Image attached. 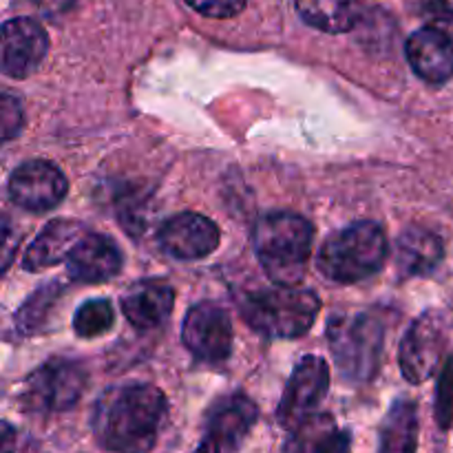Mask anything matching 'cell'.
<instances>
[{
	"label": "cell",
	"instance_id": "obj_9",
	"mask_svg": "<svg viewBox=\"0 0 453 453\" xmlns=\"http://www.w3.org/2000/svg\"><path fill=\"white\" fill-rule=\"evenodd\" d=\"M9 199L27 212L53 211L69 193V181L56 164L47 159H29L9 177Z\"/></svg>",
	"mask_w": 453,
	"mask_h": 453
},
{
	"label": "cell",
	"instance_id": "obj_14",
	"mask_svg": "<svg viewBox=\"0 0 453 453\" xmlns=\"http://www.w3.org/2000/svg\"><path fill=\"white\" fill-rule=\"evenodd\" d=\"M124 257L113 239L87 233L66 259V273L78 283H104L119 274Z\"/></svg>",
	"mask_w": 453,
	"mask_h": 453
},
{
	"label": "cell",
	"instance_id": "obj_21",
	"mask_svg": "<svg viewBox=\"0 0 453 453\" xmlns=\"http://www.w3.org/2000/svg\"><path fill=\"white\" fill-rule=\"evenodd\" d=\"M418 438V414L411 401L394 403L380 427V449L383 451H414Z\"/></svg>",
	"mask_w": 453,
	"mask_h": 453
},
{
	"label": "cell",
	"instance_id": "obj_6",
	"mask_svg": "<svg viewBox=\"0 0 453 453\" xmlns=\"http://www.w3.org/2000/svg\"><path fill=\"white\" fill-rule=\"evenodd\" d=\"M84 389V367L69 358H53L27 376L20 392V405L31 414H62L78 405Z\"/></svg>",
	"mask_w": 453,
	"mask_h": 453
},
{
	"label": "cell",
	"instance_id": "obj_22",
	"mask_svg": "<svg viewBox=\"0 0 453 453\" xmlns=\"http://www.w3.org/2000/svg\"><path fill=\"white\" fill-rule=\"evenodd\" d=\"M58 296H60V286L58 283H47L40 290H35L16 312V330L25 336L38 332L42 323L47 321L49 310L53 308Z\"/></svg>",
	"mask_w": 453,
	"mask_h": 453
},
{
	"label": "cell",
	"instance_id": "obj_18",
	"mask_svg": "<svg viewBox=\"0 0 453 453\" xmlns=\"http://www.w3.org/2000/svg\"><path fill=\"white\" fill-rule=\"evenodd\" d=\"M445 246L436 233L420 226L403 230L396 242V265L405 277L429 274L441 265Z\"/></svg>",
	"mask_w": 453,
	"mask_h": 453
},
{
	"label": "cell",
	"instance_id": "obj_4",
	"mask_svg": "<svg viewBox=\"0 0 453 453\" xmlns=\"http://www.w3.org/2000/svg\"><path fill=\"white\" fill-rule=\"evenodd\" d=\"M388 234L374 221H358L326 239L319 250V270L336 283H358L374 277L388 261Z\"/></svg>",
	"mask_w": 453,
	"mask_h": 453
},
{
	"label": "cell",
	"instance_id": "obj_27",
	"mask_svg": "<svg viewBox=\"0 0 453 453\" xmlns=\"http://www.w3.org/2000/svg\"><path fill=\"white\" fill-rule=\"evenodd\" d=\"M425 12L438 20L453 25V0H425Z\"/></svg>",
	"mask_w": 453,
	"mask_h": 453
},
{
	"label": "cell",
	"instance_id": "obj_20",
	"mask_svg": "<svg viewBox=\"0 0 453 453\" xmlns=\"http://www.w3.org/2000/svg\"><path fill=\"white\" fill-rule=\"evenodd\" d=\"M283 447L288 451H345L349 449V436L336 427L332 416L312 414L292 429Z\"/></svg>",
	"mask_w": 453,
	"mask_h": 453
},
{
	"label": "cell",
	"instance_id": "obj_26",
	"mask_svg": "<svg viewBox=\"0 0 453 453\" xmlns=\"http://www.w3.org/2000/svg\"><path fill=\"white\" fill-rule=\"evenodd\" d=\"M441 383V389H438V420H441L442 427H449L453 414V358L447 365Z\"/></svg>",
	"mask_w": 453,
	"mask_h": 453
},
{
	"label": "cell",
	"instance_id": "obj_11",
	"mask_svg": "<svg viewBox=\"0 0 453 453\" xmlns=\"http://www.w3.org/2000/svg\"><path fill=\"white\" fill-rule=\"evenodd\" d=\"M219 228L199 212H180L159 226L157 243L168 257L180 261L206 259L219 248Z\"/></svg>",
	"mask_w": 453,
	"mask_h": 453
},
{
	"label": "cell",
	"instance_id": "obj_12",
	"mask_svg": "<svg viewBox=\"0 0 453 453\" xmlns=\"http://www.w3.org/2000/svg\"><path fill=\"white\" fill-rule=\"evenodd\" d=\"M259 418L255 403L243 394H233L212 405L208 411L199 451H234L242 447Z\"/></svg>",
	"mask_w": 453,
	"mask_h": 453
},
{
	"label": "cell",
	"instance_id": "obj_23",
	"mask_svg": "<svg viewBox=\"0 0 453 453\" xmlns=\"http://www.w3.org/2000/svg\"><path fill=\"white\" fill-rule=\"evenodd\" d=\"M115 312L111 301L91 299L78 308L73 317V330L80 339H96L113 327Z\"/></svg>",
	"mask_w": 453,
	"mask_h": 453
},
{
	"label": "cell",
	"instance_id": "obj_25",
	"mask_svg": "<svg viewBox=\"0 0 453 453\" xmlns=\"http://www.w3.org/2000/svg\"><path fill=\"white\" fill-rule=\"evenodd\" d=\"M0 115H3V137L13 140L22 131V106L20 100L12 93H4L0 102Z\"/></svg>",
	"mask_w": 453,
	"mask_h": 453
},
{
	"label": "cell",
	"instance_id": "obj_1",
	"mask_svg": "<svg viewBox=\"0 0 453 453\" xmlns=\"http://www.w3.org/2000/svg\"><path fill=\"white\" fill-rule=\"evenodd\" d=\"M168 414L166 396L150 383H128L100 394L91 416L97 445L111 451H146Z\"/></svg>",
	"mask_w": 453,
	"mask_h": 453
},
{
	"label": "cell",
	"instance_id": "obj_8",
	"mask_svg": "<svg viewBox=\"0 0 453 453\" xmlns=\"http://www.w3.org/2000/svg\"><path fill=\"white\" fill-rule=\"evenodd\" d=\"M330 389V365L321 357H305L296 363L279 403L277 418L286 429H295L317 411Z\"/></svg>",
	"mask_w": 453,
	"mask_h": 453
},
{
	"label": "cell",
	"instance_id": "obj_17",
	"mask_svg": "<svg viewBox=\"0 0 453 453\" xmlns=\"http://www.w3.org/2000/svg\"><path fill=\"white\" fill-rule=\"evenodd\" d=\"M87 234L84 226L73 219H53L35 234L22 259L27 273H42L69 259L75 243Z\"/></svg>",
	"mask_w": 453,
	"mask_h": 453
},
{
	"label": "cell",
	"instance_id": "obj_15",
	"mask_svg": "<svg viewBox=\"0 0 453 453\" xmlns=\"http://www.w3.org/2000/svg\"><path fill=\"white\" fill-rule=\"evenodd\" d=\"M407 60L420 80L445 84L453 78V40L442 29L423 27L407 38Z\"/></svg>",
	"mask_w": 453,
	"mask_h": 453
},
{
	"label": "cell",
	"instance_id": "obj_3",
	"mask_svg": "<svg viewBox=\"0 0 453 453\" xmlns=\"http://www.w3.org/2000/svg\"><path fill=\"white\" fill-rule=\"evenodd\" d=\"M242 317L265 339H299L308 334L321 310L314 290L301 286H274L239 296Z\"/></svg>",
	"mask_w": 453,
	"mask_h": 453
},
{
	"label": "cell",
	"instance_id": "obj_16",
	"mask_svg": "<svg viewBox=\"0 0 453 453\" xmlns=\"http://www.w3.org/2000/svg\"><path fill=\"white\" fill-rule=\"evenodd\" d=\"M175 290L159 279H142L122 295V312L137 330H155L171 317Z\"/></svg>",
	"mask_w": 453,
	"mask_h": 453
},
{
	"label": "cell",
	"instance_id": "obj_10",
	"mask_svg": "<svg viewBox=\"0 0 453 453\" xmlns=\"http://www.w3.org/2000/svg\"><path fill=\"white\" fill-rule=\"evenodd\" d=\"M442 345H445V321L441 314H420L407 330L398 352L403 376L414 385L432 379L441 365Z\"/></svg>",
	"mask_w": 453,
	"mask_h": 453
},
{
	"label": "cell",
	"instance_id": "obj_28",
	"mask_svg": "<svg viewBox=\"0 0 453 453\" xmlns=\"http://www.w3.org/2000/svg\"><path fill=\"white\" fill-rule=\"evenodd\" d=\"M69 3H71V0H38V4H40V7H42L47 13L60 12V9H65Z\"/></svg>",
	"mask_w": 453,
	"mask_h": 453
},
{
	"label": "cell",
	"instance_id": "obj_24",
	"mask_svg": "<svg viewBox=\"0 0 453 453\" xmlns=\"http://www.w3.org/2000/svg\"><path fill=\"white\" fill-rule=\"evenodd\" d=\"M184 3L197 13H202V16L224 20V18H233L242 13L248 0H184Z\"/></svg>",
	"mask_w": 453,
	"mask_h": 453
},
{
	"label": "cell",
	"instance_id": "obj_5",
	"mask_svg": "<svg viewBox=\"0 0 453 453\" xmlns=\"http://www.w3.org/2000/svg\"><path fill=\"white\" fill-rule=\"evenodd\" d=\"M332 354L343 379L349 383H367L380 367L385 345V323L379 314H339L327 326Z\"/></svg>",
	"mask_w": 453,
	"mask_h": 453
},
{
	"label": "cell",
	"instance_id": "obj_7",
	"mask_svg": "<svg viewBox=\"0 0 453 453\" xmlns=\"http://www.w3.org/2000/svg\"><path fill=\"white\" fill-rule=\"evenodd\" d=\"M181 341L197 361L224 363L233 354V323L221 305L202 301L188 310L181 326Z\"/></svg>",
	"mask_w": 453,
	"mask_h": 453
},
{
	"label": "cell",
	"instance_id": "obj_13",
	"mask_svg": "<svg viewBox=\"0 0 453 453\" xmlns=\"http://www.w3.org/2000/svg\"><path fill=\"white\" fill-rule=\"evenodd\" d=\"M49 51V35L34 18H12L3 25V73L25 80L34 75Z\"/></svg>",
	"mask_w": 453,
	"mask_h": 453
},
{
	"label": "cell",
	"instance_id": "obj_19",
	"mask_svg": "<svg viewBox=\"0 0 453 453\" xmlns=\"http://www.w3.org/2000/svg\"><path fill=\"white\" fill-rule=\"evenodd\" d=\"M296 13L323 34H348L361 20L363 7L358 0H296Z\"/></svg>",
	"mask_w": 453,
	"mask_h": 453
},
{
	"label": "cell",
	"instance_id": "obj_2",
	"mask_svg": "<svg viewBox=\"0 0 453 453\" xmlns=\"http://www.w3.org/2000/svg\"><path fill=\"white\" fill-rule=\"evenodd\" d=\"M314 246V228L295 212H268L252 228L261 268L279 286H299Z\"/></svg>",
	"mask_w": 453,
	"mask_h": 453
}]
</instances>
